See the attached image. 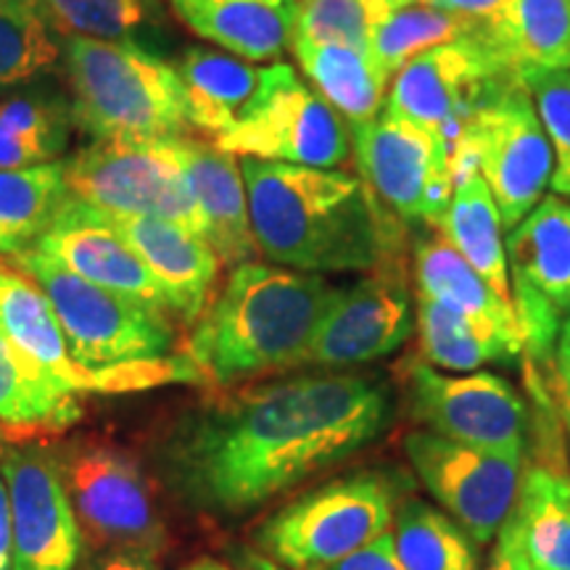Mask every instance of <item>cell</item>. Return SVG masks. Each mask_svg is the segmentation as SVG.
I'll return each mask as SVG.
<instances>
[{"label":"cell","instance_id":"19","mask_svg":"<svg viewBox=\"0 0 570 570\" xmlns=\"http://www.w3.org/2000/svg\"><path fill=\"white\" fill-rule=\"evenodd\" d=\"M109 225L130 244L167 294L169 315L194 325L209 306L223 259L202 235L146 214H106Z\"/></svg>","mask_w":570,"mask_h":570},{"label":"cell","instance_id":"9","mask_svg":"<svg viewBox=\"0 0 570 570\" xmlns=\"http://www.w3.org/2000/svg\"><path fill=\"white\" fill-rule=\"evenodd\" d=\"M63 177L69 196L106 214L161 217L204 238L180 138L96 140L63 161Z\"/></svg>","mask_w":570,"mask_h":570},{"label":"cell","instance_id":"4","mask_svg":"<svg viewBox=\"0 0 570 570\" xmlns=\"http://www.w3.org/2000/svg\"><path fill=\"white\" fill-rule=\"evenodd\" d=\"M11 259L48 296L71 360L106 377L111 389L202 381L188 356H167L175 346V325L159 306L85 281L35 246Z\"/></svg>","mask_w":570,"mask_h":570},{"label":"cell","instance_id":"32","mask_svg":"<svg viewBox=\"0 0 570 570\" xmlns=\"http://www.w3.org/2000/svg\"><path fill=\"white\" fill-rule=\"evenodd\" d=\"M394 544L407 570H481L475 539L452 515L420 499L399 504Z\"/></svg>","mask_w":570,"mask_h":570},{"label":"cell","instance_id":"8","mask_svg":"<svg viewBox=\"0 0 570 570\" xmlns=\"http://www.w3.org/2000/svg\"><path fill=\"white\" fill-rule=\"evenodd\" d=\"M233 156L341 169L352 161V132L320 92L298 80L291 63L262 67V82L240 117L214 138Z\"/></svg>","mask_w":570,"mask_h":570},{"label":"cell","instance_id":"10","mask_svg":"<svg viewBox=\"0 0 570 570\" xmlns=\"http://www.w3.org/2000/svg\"><path fill=\"white\" fill-rule=\"evenodd\" d=\"M348 132L356 175L370 190L407 227L436 230L458 185L444 142L386 111Z\"/></svg>","mask_w":570,"mask_h":570},{"label":"cell","instance_id":"40","mask_svg":"<svg viewBox=\"0 0 570 570\" xmlns=\"http://www.w3.org/2000/svg\"><path fill=\"white\" fill-rule=\"evenodd\" d=\"M13 552V518H11V497L6 481L0 479V570H11Z\"/></svg>","mask_w":570,"mask_h":570},{"label":"cell","instance_id":"3","mask_svg":"<svg viewBox=\"0 0 570 570\" xmlns=\"http://www.w3.org/2000/svg\"><path fill=\"white\" fill-rule=\"evenodd\" d=\"M336 294L325 275L244 262L194 323L185 356L202 381L219 389L306 365Z\"/></svg>","mask_w":570,"mask_h":570},{"label":"cell","instance_id":"12","mask_svg":"<svg viewBox=\"0 0 570 570\" xmlns=\"http://www.w3.org/2000/svg\"><path fill=\"white\" fill-rule=\"evenodd\" d=\"M523 352L552 360L570 317V198L544 196L504 240Z\"/></svg>","mask_w":570,"mask_h":570},{"label":"cell","instance_id":"25","mask_svg":"<svg viewBox=\"0 0 570 570\" xmlns=\"http://www.w3.org/2000/svg\"><path fill=\"white\" fill-rule=\"evenodd\" d=\"M481 38L518 82L570 71V0H504L481 24Z\"/></svg>","mask_w":570,"mask_h":570},{"label":"cell","instance_id":"46","mask_svg":"<svg viewBox=\"0 0 570 570\" xmlns=\"http://www.w3.org/2000/svg\"><path fill=\"white\" fill-rule=\"evenodd\" d=\"M558 344H568L570 346V317L566 320V325H562V331H560V341Z\"/></svg>","mask_w":570,"mask_h":570},{"label":"cell","instance_id":"33","mask_svg":"<svg viewBox=\"0 0 570 570\" xmlns=\"http://www.w3.org/2000/svg\"><path fill=\"white\" fill-rule=\"evenodd\" d=\"M415 333L420 362L444 373H470L491 362H512L520 356L515 348L483 333L458 312L420 294H415Z\"/></svg>","mask_w":570,"mask_h":570},{"label":"cell","instance_id":"37","mask_svg":"<svg viewBox=\"0 0 570 570\" xmlns=\"http://www.w3.org/2000/svg\"><path fill=\"white\" fill-rule=\"evenodd\" d=\"M412 0H298L296 35L365 48L383 19Z\"/></svg>","mask_w":570,"mask_h":570},{"label":"cell","instance_id":"36","mask_svg":"<svg viewBox=\"0 0 570 570\" xmlns=\"http://www.w3.org/2000/svg\"><path fill=\"white\" fill-rule=\"evenodd\" d=\"M59 56L61 46L32 0H0V92L30 82Z\"/></svg>","mask_w":570,"mask_h":570},{"label":"cell","instance_id":"1","mask_svg":"<svg viewBox=\"0 0 570 570\" xmlns=\"http://www.w3.org/2000/svg\"><path fill=\"white\" fill-rule=\"evenodd\" d=\"M391 394L373 375L315 373L256 383L183 412L156 449L180 502L240 518L386 431Z\"/></svg>","mask_w":570,"mask_h":570},{"label":"cell","instance_id":"42","mask_svg":"<svg viewBox=\"0 0 570 570\" xmlns=\"http://www.w3.org/2000/svg\"><path fill=\"white\" fill-rule=\"evenodd\" d=\"M88 570H156V562L148 554L104 552Z\"/></svg>","mask_w":570,"mask_h":570},{"label":"cell","instance_id":"49","mask_svg":"<svg viewBox=\"0 0 570 570\" xmlns=\"http://www.w3.org/2000/svg\"><path fill=\"white\" fill-rule=\"evenodd\" d=\"M562 415H566V412H562ZM566 425H568V433H570V415H566Z\"/></svg>","mask_w":570,"mask_h":570},{"label":"cell","instance_id":"15","mask_svg":"<svg viewBox=\"0 0 570 570\" xmlns=\"http://www.w3.org/2000/svg\"><path fill=\"white\" fill-rule=\"evenodd\" d=\"M402 377L410 415L423 431L468 446L523 452L529 410L504 377L446 375L420 360L404 362Z\"/></svg>","mask_w":570,"mask_h":570},{"label":"cell","instance_id":"11","mask_svg":"<svg viewBox=\"0 0 570 570\" xmlns=\"http://www.w3.org/2000/svg\"><path fill=\"white\" fill-rule=\"evenodd\" d=\"M80 531L104 552L156 558L164 529L151 487L130 454L106 444L69 449L59 465Z\"/></svg>","mask_w":570,"mask_h":570},{"label":"cell","instance_id":"39","mask_svg":"<svg viewBox=\"0 0 570 570\" xmlns=\"http://www.w3.org/2000/svg\"><path fill=\"white\" fill-rule=\"evenodd\" d=\"M327 570H407L402 566L396 554V544H394V533L386 531L383 537H377L375 541H370L367 547L356 550L354 554H348L336 566H331Z\"/></svg>","mask_w":570,"mask_h":570},{"label":"cell","instance_id":"45","mask_svg":"<svg viewBox=\"0 0 570 570\" xmlns=\"http://www.w3.org/2000/svg\"><path fill=\"white\" fill-rule=\"evenodd\" d=\"M248 570H283V568L267 558H248Z\"/></svg>","mask_w":570,"mask_h":570},{"label":"cell","instance_id":"5","mask_svg":"<svg viewBox=\"0 0 570 570\" xmlns=\"http://www.w3.org/2000/svg\"><path fill=\"white\" fill-rule=\"evenodd\" d=\"M71 119L92 140L190 135L177 69L135 40L63 38Z\"/></svg>","mask_w":570,"mask_h":570},{"label":"cell","instance_id":"30","mask_svg":"<svg viewBox=\"0 0 570 570\" xmlns=\"http://www.w3.org/2000/svg\"><path fill=\"white\" fill-rule=\"evenodd\" d=\"M82 417L77 396L61 391L0 331V423L13 433L63 431Z\"/></svg>","mask_w":570,"mask_h":570},{"label":"cell","instance_id":"27","mask_svg":"<svg viewBox=\"0 0 570 570\" xmlns=\"http://www.w3.org/2000/svg\"><path fill=\"white\" fill-rule=\"evenodd\" d=\"M291 48L312 88L344 117L346 125L370 122L383 111L391 82L365 48L298 35H294Z\"/></svg>","mask_w":570,"mask_h":570},{"label":"cell","instance_id":"17","mask_svg":"<svg viewBox=\"0 0 570 570\" xmlns=\"http://www.w3.org/2000/svg\"><path fill=\"white\" fill-rule=\"evenodd\" d=\"M415 333L407 269H381L338 288L312 338L306 365L352 367L383 360Z\"/></svg>","mask_w":570,"mask_h":570},{"label":"cell","instance_id":"20","mask_svg":"<svg viewBox=\"0 0 570 570\" xmlns=\"http://www.w3.org/2000/svg\"><path fill=\"white\" fill-rule=\"evenodd\" d=\"M491 558L504 570H570V479L562 470H525Z\"/></svg>","mask_w":570,"mask_h":570},{"label":"cell","instance_id":"38","mask_svg":"<svg viewBox=\"0 0 570 570\" xmlns=\"http://www.w3.org/2000/svg\"><path fill=\"white\" fill-rule=\"evenodd\" d=\"M552 146L554 196L570 198V71H537L523 80Z\"/></svg>","mask_w":570,"mask_h":570},{"label":"cell","instance_id":"13","mask_svg":"<svg viewBox=\"0 0 570 570\" xmlns=\"http://www.w3.org/2000/svg\"><path fill=\"white\" fill-rule=\"evenodd\" d=\"M508 80L512 77L504 75L479 30L431 48L399 69L383 111L431 132L452 154L470 114Z\"/></svg>","mask_w":570,"mask_h":570},{"label":"cell","instance_id":"44","mask_svg":"<svg viewBox=\"0 0 570 570\" xmlns=\"http://www.w3.org/2000/svg\"><path fill=\"white\" fill-rule=\"evenodd\" d=\"M183 570H233V568H227V566H225V562H219V560H212V558H202V560L190 562V566H185Z\"/></svg>","mask_w":570,"mask_h":570},{"label":"cell","instance_id":"43","mask_svg":"<svg viewBox=\"0 0 570 570\" xmlns=\"http://www.w3.org/2000/svg\"><path fill=\"white\" fill-rule=\"evenodd\" d=\"M554 394L560 399V407L570 415V346L558 344L554 352Z\"/></svg>","mask_w":570,"mask_h":570},{"label":"cell","instance_id":"21","mask_svg":"<svg viewBox=\"0 0 570 570\" xmlns=\"http://www.w3.org/2000/svg\"><path fill=\"white\" fill-rule=\"evenodd\" d=\"M185 177L204 219V238L225 267H238L256 256L248 217V196L238 156L214 146V140L190 132L180 138Z\"/></svg>","mask_w":570,"mask_h":570},{"label":"cell","instance_id":"35","mask_svg":"<svg viewBox=\"0 0 570 570\" xmlns=\"http://www.w3.org/2000/svg\"><path fill=\"white\" fill-rule=\"evenodd\" d=\"M61 38L132 40L156 21V0H32Z\"/></svg>","mask_w":570,"mask_h":570},{"label":"cell","instance_id":"16","mask_svg":"<svg viewBox=\"0 0 570 570\" xmlns=\"http://www.w3.org/2000/svg\"><path fill=\"white\" fill-rule=\"evenodd\" d=\"M0 470L11 497V570H77L82 531L56 460L42 446H6Z\"/></svg>","mask_w":570,"mask_h":570},{"label":"cell","instance_id":"28","mask_svg":"<svg viewBox=\"0 0 570 570\" xmlns=\"http://www.w3.org/2000/svg\"><path fill=\"white\" fill-rule=\"evenodd\" d=\"M436 233L491 285L502 302L512 304L504 225L494 196L479 173H470L454 185V196Z\"/></svg>","mask_w":570,"mask_h":570},{"label":"cell","instance_id":"2","mask_svg":"<svg viewBox=\"0 0 570 570\" xmlns=\"http://www.w3.org/2000/svg\"><path fill=\"white\" fill-rule=\"evenodd\" d=\"M256 254L298 273L407 269V225L346 169L244 156Z\"/></svg>","mask_w":570,"mask_h":570},{"label":"cell","instance_id":"48","mask_svg":"<svg viewBox=\"0 0 570 570\" xmlns=\"http://www.w3.org/2000/svg\"><path fill=\"white\" fill-rule=\"evenodd\" d=\"M412 3H423V6H431L433 0H412Z\"/></svg>","mask_w":570,"mask_h":570},{"label":"cell","instance_id":"6","mask_svg":"<svg viewBox=\"0 0 570 570\" xmlns=\"http://www.w3.org/2000/svg\"><path fill=\"white\" fill-rule=\"evenodd\" d=\"M454 183L479 173L494 196L504 233L518 227L547 196L552 180V146L529 88L502 82L468 117L452 154Z\"/></svg>","mask_w":570,"mask_h":570},{"label":"cell","instance_id":"34","mask_svg":"<svg viewBox=\"0 0 570 570\" xmlns=\"http://www.w3.org/2000/svg\"><path fill=\"white\" fill-rule=\"evenodd\" d=\"M483 21L468 19L462 13H452L433 6L410 3L402 6L377 24L370 38L367 51L373 56L375 67L394 80L396 71L415 59V56L431 51V48L444 46L462 38H470L481 30Z\"/></svg>","mask_w":570,"mask_h":570},{"label":"cell","instance_id":"47","mask_svg":"<svg viewBox=\"0 0 570 570\" xmlns=\"http://www.w3.org/2000/svg\"><path fill=\"white\" fill-rule=\"evenodd\" d=\"M487 570H504V566H502V562H499V560L491 558V560H489V568H487Z\"/></svg>","mask_w":570,"mask_h":570},{"label":"cell","instance_id":"26","mask_svg":"<svg viewBox=\"0 0 570 570\" xmlns=\"http://www.w3.org/2000/svg\"><path fill=\"white\" fill-rule=\"evenodd\" d=\"M175 69L183 82L190 130L209 140L219 138L240 117L262 82V67L212 48H188Z\"/></svg>","mask_w":570,"mask_h":570},{"label":"cell","instance_id":"41","mask_svg":"<svg viewBox=\"0 0 570 570\" xmlns=\"http://www.w3.org/2000/svg\"><path fill=\"white\" fill-rule=\"evenodd\" d=\"M504 0H433V9H444L452 13H462V17L487 21Z\"/></svg>","mask_w":570,"mask_h":570},{"label":"cell","instance_id":"14","mask_svg":"<svg viewBox=\"0 0 570 570\" xmlns=\"http://www.w3.org/2000/svg\"><path fill=\"white\" fill-rule=\"evenodd\" d=\"M410 465L436 502L465 529L475 544L497 539L515 504L523 479V452H494L412 431L404 439Z\"/></svg>","mask_w":570,"mask_h":570},{"label":"cell","instance_id":"31","mask_svg":"<svg viewBox=\"0 0 570 570\" xmlns=\"http://www.w3.org/2000/svg\"><path fill=\"white\" fill-rule=\"evenodd\" d=\"M67 196L63 161L0 169V254L13 256L38 244Z\"/></svg>","mask_w":570,"mask_h":570},{"label":"cell","instance_id":"7","mask_svg":"<svg viewBox=\"0 0 570 570\" xmlns=\"http://www.w3.org/2000/svg\"><path fill=\"white\" fill-rule=\"evenodd\" d=\"M396 483L365 470L296 497L256 531V544L291 570H327L391 531Z\"/></svg>","mask_w":570,"mask_h":570},{"label":"cell","instance_id":"18","mask_svg":"<svg viewBox=\"0 0 570 570\" xmlns=\"http://www.w3.org/2000/svg\"><path fill=\"white\" fill-rule=\"evenodd\" d=\"M35 248L61 262L63 267L85 277V281L159 306L169 315L167 294L156 283L151 269L142 265L130 244L114 230L104 212L80 202V198H63L51 227L40 235Z\"/></svg>","mask_w":570,"mask_h":570},{"label":"cell","instance_id":"24","mask_svg":"<svg viewBox=\"0 0 570 570\" xmlns=\"http://www.w3.org/2000/svg\"><path fill=\"white\" fill-rule=\"evenodd\" d=\"M198 38L246 61H277L294 46L298 0H169Z\"/></svg>","mask_w":570,"mask_h":570},{"label":"cell","instance_id":"29","mask_svg":"<svg viewBox=\"0 0 570 570\" xmlns=\"http://www.w3.org/2000/svg\"><path fill=\"white\" fill-rule=\"evenodd\" d=\"M71 106L48 90H21L0 101V169L59 161L71 138Z\"/></svg>","mask_w":570,"mask_h":570},{"label":"cell","instance_id":"22","mask_svg":"<svg viewBox=\"0 0 570 570\" xmlns=\"http://www.w3.org/2000/svg\"><path fill=\"white\" fill-rule=\"evenodd\" d=\"M410 259L415 294L458 312L483 333L523 354L515 306L502 302L491 291V285L436 230L420 227V233L412 238Z\"/></svg>","mask_w":570,"mask_h":570},{"label":"cell","instance_id":"23","mask_svg":"<svg viewBox=\"0 0 570 570\" xmlns=\"http://www.w3.org/2000/svg\"><path fill=\"white\" fill-rule=\"evenodd\" d=\"M0 331L35 367L67 394L106 391L111 383L71 360L67 336L51 302L24 273L0 267Z\"/></svg>","mask_w":570,"mask_h":570}]
</instances>
